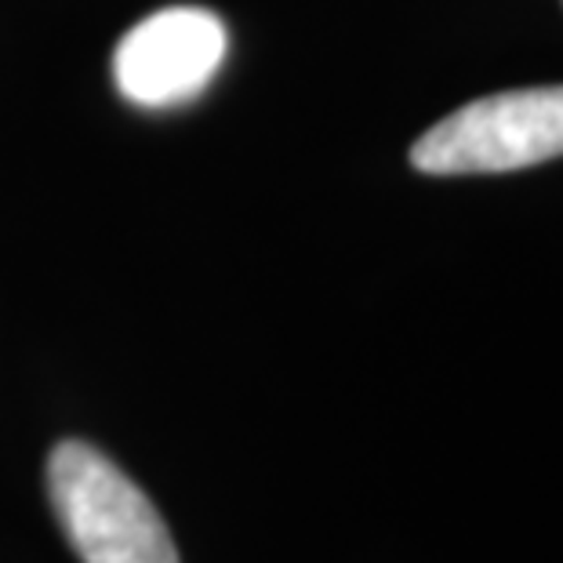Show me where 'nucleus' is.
Returning a JSON list of instances; mask_svg holds the SVG:
<instances>
[{
  "mask_svg": "<svg viewBox=\"0 0 563 563\" xmlns=\"http://www.w3.org/2000/svg\"><path fill=\"white\" fill-rule=\"evenodd\" d=\"M47 490L84 563H178L157 506L91 443H58L47 459Z\"/></svg>",
  "mask_w": 563,
  "mask_h": 563,
  "instance_id": "nucleus-1",
  "label": "nucleus"
},
{
  "mask_svg": "<svg viewBox=\"0 0 563 563\" xmlns=\"http://www.w3.org/2000/svg\"><path fill=\"white\" fill-rule=\"evenodd\" d=\"M563 157V84L476 99L411 146L422 175H501Z\"/></svg>",
  "mask_w": 563,
  "mask_h": 563,
  "instance_id": "nucleus-2",
  "label": "nucleus"
},
{
  "mask_svg": "<svg viewBox=\"0 0 563 563\" xmlns=\"http://www.w3.org/2000/svg\"><path fill=\"white\" fill-rule=\"evenodd\" d=\"M230 33L208 8L178 4L135 22L113 52V84L142 110L183 106L208 88L225 63Z\"/></svg>",
  "mask_w": 563,
  "mask_h": 563,
  "instance_id": "nucleus-3",
  "label": "nucleus"
}]
</instances>
